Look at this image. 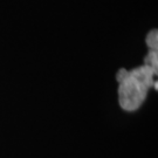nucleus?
<instances>
[{"mask_svg": "<svg viewBox=\"0 0 158 158\" xmlns=\"http://www.w3.org/2000/svg\"><path fill=\"white\" fill-rule=\"evenodd\" d=\"M153 75L156 74L145 64L128 72L127 76L119 82L118 101L121 107L127 111H134L141 107L149 88L153 85Z\"/></svg>", "mask_w": 158, "mask_h": 158, "instance_id": "1", "label": "nucleus"}, {"mask_svg": "<svg viewBox=\"0 0 158 158\" xmlns=\"http://www.w3.org/2000/svg\"><path fill=\"white\" fill-rule=\"evenodd\" d=\"M145 66H148L155 74H157V67H158L157 51H151L148 54L147 59H145Z\"/></svg>", "mask_w": 158, "mask_h": 158, "instance_id": "2", "label": "nucleus"}, {"mask_svg": "<svg viewBox=\"0 0 158 158\" xmlns=\"http://www.w3.org/2000/svg\"><path fill=\"white\" fill-rule=\"evenodd\" d=\"M147 44L151 51H157L158 47V33L156 29L151 31L147 38Z\"/></svg>", "mask_w": 158, "mask_h": 158, "instance_id": "3", "label": "nucleus"}, {"mask_svg": "<svg viewBox=\"0 0 158 158\" xmlns=\"http://www.w3.org/2000/svg\"><path fill=\"white\" fill-rule=\"evenodd\" d=\"M127 74H128V72L125 70V69H121L118 72V74H117V80H118V82H121L122 80L124 79L125 76H127Z\"/></svg>", "mask_w": 158, "mask_h": 158, "instance_id": "4", "label": "nucleus"}]
</instances>
